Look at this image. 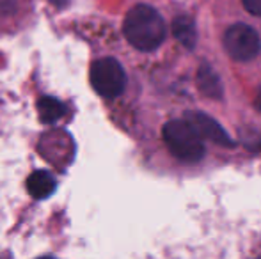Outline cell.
<instances>
[{
  "instance_id": "cell-1",
  "label": "cell",
  "mask_w": 261,
  "mask_h": 259,
  "mask_svg": "<svg viewBox=\"0 0 261 259\" xmlns=\"http://www.w3.org/2000/svg\"><path fill=\"white\" fill-rule=\"evenodd\" d=\"M123 32L126 41L134 48L141 52H153L165 41L167 27L155 7L148 4H137L128 11L124 18Z\"/></svg>"
},
{
  "instance_id": "cell-2",
  "label": "cell",
  "mask_w": 261,
  "mask_h": 259,
  "mask_svg": "<svg viewBox=\"0 0 261 259\" xmlns=\"http://www.w3.org/2000/svg\"><path fill=\"white\" fill-rule=\"evenodd\" d=\"M167 149L178 160L187 163H196L204 156L203 137L189 119L169 121L162 130Z\"/></svg>"
},
{
  "instance_id": "cell-3",
  "label": "cell",
  "mask_w": 261,
  "mask_h": 259,
  "mask_svg": "<svg viewBox=\"0 0 261 259\" xmlns=\"http://www.w3.org/2000/svg\"><path fill=\"white\" fill-rule=\"evenodd\" d=\"M224 48L231 59L249 63L261 52V39L254 27L247 23H234L224 34Z\"/></svg>"
},
{
  "instance_id": "cell-4",
  "label": "cell",
  "mask_w": 261,
  "mask_h": 259,
  "mask_svg": "<svg viewBox=\"0 0 261 259\" xmlns=\"http://www.w3.org/2000/svg\"><path fill=\"white\" fill-rule=\"evenodd\" d=\"M91 83L103 98H116L126 87V73L123 66L112 57H105L91 68Z\"/></svg>"
},
{
  "instance_id": "cell-5",
  "label": "cell",
  "mask_w": 261,
  "mask_h": 259,
  "mask_svg": "<svg viewBox=\"0 0 261 259\" xmlns=\"http://www.w3.org/2000/svg\"><path fill=\"white\" fill-rule=\"evenodd\" d=\"M185 119H189V121L196 126L203 138H210V140L219 142V144H224V146H231L227 133L224 131L222 126L217 125V121H213L212 118L201 114V112H192V114H189Z\"/></svg>"
},
{
  "instance_id": "cell-6",
  "label": "cell",
  "mask_w": 261,
  "mask_h": 259,
  "mask_svg": "<svg viewBox=\"0 0 261 259\" xmlns=\"http://www.w3.org/2000/svg\"><path fill=\"white\" fill-rule=\"evenodd\" d=\"M54 188H55V181L48 170H36L27 180V192L32 197H38V199L48 197L54 192Z\"/></svg>"
},
{
  "instance_id": "cell-7",
  "label": "cell",
  "mask_w": 261,
  "mask_h": 259,
  "mask_svg": "<svg viewBox=\"0 0 261 259\" xmlns=\"http://www.w3.org/2000/svg\"><path fill=\"white\" fill-rule=\"evenodd\" d=\"M174 38L181 43L185 48H194L197 43V31L194 21L189 16H178L172 23Z\"/></svg>"
},
{
  "instance_id": "cell-8",
  "label": "cell",
  "mask_w": 261,
  "mask_h": 259,
  "mask_svg": "<svg viewBox=\"0 0 261 259\" xmlns=\"http://www.w3.org/2000/svg\"><path fill=\"white\" fill-rule=\"evenodd\" d=\"M197 85L210 98H220L222 96V85L219 82V76L212 71L210 66H201L197 71Z\"/></svg>"
},
{
  "instance_id": "cell-9",
  "label": "cell",
  "mask_w": 261,
  "mask_h": 259,
  "mask_svg": "<svg viewBox=\"0 0 261 259\" xmlns=\"http://www.w3.org/2000/svg\"><path fill=\"white\" fill-rule=\"evenodd\" d=\"M242 6L249 14L261 18V0H242Z\"/></svg>"
},
{
  "instance_id": "cell-10",
  "label": "cell",
  "mask_w": 261,
  "mask_h": 259,
  "mask_svg": "<svg viewBox=\"0 0 261 259\" xmlns=\"http://www.w3.org/2000/svg\"><path fill=\"white\" fill-rule=\"evenodd\" d=\"M256 105L261 108V91H259V96H258V101H256Z\"/></svg>"
}]
</instances>
